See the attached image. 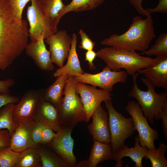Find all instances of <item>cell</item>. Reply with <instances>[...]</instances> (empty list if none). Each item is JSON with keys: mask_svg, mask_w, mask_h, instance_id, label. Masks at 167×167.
I'll return each instance as SVG.
<instances>
[{"mask_svg": "<svg viewBox=\"0 0 167 167\" xmlns=\"http://www.w3.org/2000/svg\"><path fill=\"white\" fill-rule=\"evenodd\" d=\"M96 57V53L93 49L87 51L85 53V60L88 62L89 69L91 70L96 69L93 61Z\"/></svg>", "mask_w": 167, "mask_h": 167, "instance_id": "cell-39", "label": "cell"}, {"mask_svg": "<svg viewBox=\"0 0 167 167\" xmlns=\"http://www.w3.org/2000/svg\"><path fill=\"white\" fill-rule=\"evenodd\" d=\"M20 100L17 96H11L9 94L0 93V108L10 103H18Z\"/></svg>", "mask_w": 167, "mask_h": 167, "instance_id": "cell-35", "label": "cell"}, {"mask_svg": "<svg viewBox=\"0 0 167 167\" xmlns=\"http://www.w3.org/2000/svg\"><path fill=\"white\" fill-rule=\"evenodd\" d=\"M129 1L139 14L147 16L150 14L143 8L142 6L143 0H129Z\"/></svg>", "mask_w": 167, "mask_h": 167, "instance_id": "cell-40", "label": "cell"}, {"mask_svg": "<svg viewBox=\"0 0 167 167\" xmlns=\"http://www.w3.org/2000/svg\"><path fill=\"white\" fill-rule=\"evenodd\" d=\"M34 121L50 127L56 133L61 129L58 108L42 97L38 105Z\"/></svg>", "mask_w": 167, "mask_h": 167, "instance_id": "cell-15", "label": "cell"}, {"mask_svg": "<svg viewBox=\"0 0 167 167\" xmlns=\"http://www.w3.org/2000/svg\"><path fill=\"white\" fill-rule=\"evenodd\" d=\"M125 109L133 120L138 133L140 145L151 150L155 149L154 141L159 139V133L149 126L138 103L134 101H129Z\"/></svg>", "mask_w": 167, "mask_h": 167, "instance_id": "cell-7", "label": "cell"}, {"mask_svg": "<svg viewBox=\"0 0 167 167\" xmlns=\"http://www.w3.org/2000/svg\"><path fill=\"white\" fill-rule=\"evenodd\" d=\"M105 102L108 110L110 133V144L113 155L125 145V142L136 131L131 117L126 118L114 107L111 100Z\"/></svg>", "mask_w": 167, "mask_h": 167, "instance_id": "cell-6", "label": "cell"}, {"mask_svg": "<svg viewBox=\"0 0 167 167\" xmlns=\"http://www.w3.org/2000/svg\"><path fill=\"white\" fill-rule=\"evenodd\" d=\"M161 119L162 120V127L165 138L167 139V110H163L161 113Z\"/></svg>", "mask_w": 167, "mask_h": 167, "instance_id": "cell-41", "label": "cell"}, {"mask_svg": "<svg viewBox=\"0 0 167 167\" xmlns=\"http://www.w3.org/2000/svg\"><path fill=\"white\" fill-rule=\"evenodd\" d=\"M57 133L50 127L44 126L41 133V144H48L56 137Z\"/></svg>", "mask_w": 167, "mask_h": 167, "instance_id": "cell-34", "label": "cell"}, {"mask_svg": "<svg viewBox=\"0 0 167 167\" xmlns=\"http://www.w3.org/2000/svg\"><path fill=\"white\" fill-rule=\"evenodd\" d=\"M139 54L148 57L167 55V33L161 34L153 45Z\"/></svg>", "mask_w": 167, "mask_h": 167, "instance_id": "cell-29", "label": "cell"}, {"mask_svg": "<svg viewBox=\"0 0 167 167\" xmlns=\"http://www.w3.org/2000/svg\"><path fill=\"white\" fill-rule=\"evenodd\" d=\"M28 6L27 17L30 28L28 32L31 42H35L40 37L45 39L55 33L43 11L40 0H31Z\"/></svg>", "mask_w": 167, "mask_h": 167, "instance_id": "cell-9", "label": "cell"}, {"mask_svg": "<svg viewBox=\"0 0 167 167\" xmlns=\"http://www.w3.org/2000/svg\"><path fill=\"white\" fill-rule=\"evenodd\" d=\"M11 135L6 129L0 130V147L10 146Z\"/></svg>", "mask_w": 167, "mask_h": 167, "instance_id": "cell-38", "label": "cell"}, {"mask_svg": "<svg viewBox=\"0 0 167 167\" xmlns=\"http://www.w3.org/2000/svg\"><path fill=\"white\" fill-rule=\"evenodd\" d=\"M68 76L67 75L59 76L52 84L41 90L42 98L57 108L62 100L64 89Z\"/></svg>", "mask_w": 167, "mask_h": 167, "instance_id": "cell-23", "label": "cell"}, {"mask_svg": "<svg viewBox=\"0 0 167 167\" xmlns=\"http://www.w3.org/2000/svg\"><path fill=\"white\" fill-rule=\"evenodd\" d=\"M27 21H15L7 0H0V70L11 65L25 50L29 36Z\"/></svg>", "mask_w": 167, "mask_h": 167, "instance_id": "cell-1", "label": "cell"}, {"mask_svg": "<svg viewBox=\"0 0 167 167\" xmlns=\"http://www.w3.org/2000/svg\"><path fill=\"white\" fill-rule=\"evenodd\" d=\"M76 81L69 75L65 86L62 101L57 107L61 129L86 121V114L80 96L76 92Z\"/></svg>", "mask_w": 167, "mask_h": 167, "instance_id": "cell-5", "label": "cell"}, {"mask_svg": "<svg viewBox=\"0 0 167 167\" xmlns=\"http://www.w3.org/2000/svg\"><path fill=\"white\" fill-rule=\"evenodd\" d=\"M71 37L72 41L67 58V62L65 65L57 69L54 73L53 76L55 77L64 75L74 77L84 73L81 67L77 52L76 34L73 33Z\"/></svg>", "mask_w": 167, "mask_h": 167, "instance_id": "cell-19", "label": "cell"}, {"mask_svg": "<svg viewBox=\"0 0 167 167\" xmlns=\"http://www.w3.org/2000/svg\"><path fill=\"white\" fill-rule=\"evenodd\" d=\"M44 38L40 37L35 42L28 43L25 50L26 54L33 60L35 64L40 70L52 71L54 67L52 61L50 54L44 43Z\"/></svg>", "mask_w": 167, "mask_h": 167, "instance_id": "cell-16", "label": "cell"}, {"mask_svg": "<svg viewBox=\"0 0 167 167\" xmlns=\"http://www.w3.org/2000/svg\"><path fill=\"white\" fill-rule=\"evenodd\" d=\"M34 122L33 121L17 124L11 136L10 147L12 150L21 152L29 148L37 146L33 141L31 136L32 128Z\"/></svg>", "mask_w": 167, "mask_h": 167, "instance_id": "cell-18", "label": "cell"}, {"mask_svg": "<svg viewBox=\"0 0 167 167\" xmlns=\"http://www.w3.org/2000/svg\"><path fill=\"white\" fill-rule=\"evenodd\" d=\"M45 17L55 32L58 31V25L62 17L66 6L62 0H40Z\"/></svg>", "mask_w": 167, "mask_h": 167, "instance_id": "cell-22", "label": "cell"}, {"mask_svg": "<svg viewBox=\"0 0 167 167\" xmlns=\"http://www.w3.org/2000/svg\"><path fill=\"white\" fill-rule=\"evenodd\" d=\"M93 142L89 158L77 164L75 167H95L104 161L113 160V154L110 143L105 144L96 141Z\"/></svg>", "mask_w": 167, "mask_h": 167, "instance_id": "cell-20", "label": "cell"}, {"mask_svg": "<svg viewBox=\"0 0 167 167\" xmlns=\"http://www.w3.org/2000/svg\"><path fill=\"white\" fill-rule=\"evenodd\" d=\"M92 117V122L88 125V128L93 141L109 143L111 137L108 113L101 105L96 109Z\"/></svg>", "mask_w": 167, "mask_h": 167, "instance_id": "cell-14", "label": "cell"}, {"mask_svg": "<svg viewBox=\"0 0 167 167\" xmlns=\"http://www.w3.org/2000/svg\"><path fill=\"white\" fill-rule=\"evenodd\" d=\"M96 57L102 60L111 70L118 71L124 69L128 75H134L139 71L154 63L157 58L145 57L131 51L112 47L99 50Z\"/></svg>", "mask_w": 167, "mask_h": 167, "instance_id": "cell-3", "label": "cell"}, {"mask_svg": "<svg viewBox=\"0 0 167 167\" xmlns=\"http://www.w3.org/2000/svg\"><path fill=\"white\" fill-rule=\"evenodd\" d=\"M15 84V81L13 79L0 80V93L10 94V88L13 86Z\"/></svg>", "mask_w": 167, "mask_h": 167, "instance_id": "cell-37", "label": "cell"}, {"mask_svg": "<svg viewBox=\"0 0 167 167\" xmlns=\"http://www.w3.org/2000/svg\"><path fill=\"white\" fill-rule=\"evenodd\" d=\"M45 40V42L49 46V51L52 62L59 67H62L70 49L71 37L66 30H61Z\"/></svg>", "mask_w": 167, "mask_h": 167, "instance_id": "cell-13", "label": "cell"}, {"mask_svg": "<svg viewBox=\"0 0 167 167\" xmlns=\"http://www.w3.org/2000/svg\"><path fill=\"white\" fill-rule=\"evenodd\" d=\"M139 74L132 76L133 85L128 93V96L137 100L143 114L152 124L154 120L161 119L160 114L163 110H167V92L164 91L160 93L155 91V87L146 78H141L147 87V91L141 90L136 83Z\"/></svg>", "mask_w": 167, "mask_h": 167, "instance_id": "cell-4", "label": "cell"}, {"mask_svg": "<svg viewBox=\"0 0 167 167\" xmlns=\"http://www.w3.org/2000/svg\"><path fill=\"white\" fill-rule=\"evenodd\" d=\"M44 125L42 124L34 122L32 127L31 136L34 143L36 146L41 144V133Z\"/></svg>", "mask_w": 167, "mask_h": 167, "instance_id": "cell-33", "label": "cell"}, {"mask_svg": "<svg viewBox=\"0 0 167 167\" xmlns=\"http://www.w3.org/2000/svg\"><path fill=\"white\" fill-rule=\"evenodd\" d=\"M153 64L139 71L155 87L167 91V55L156 56Z\"/></svg>", "mask_w": 167, "mask_h": 167, "instance_id": "cell-17", "label": "cell"}, {"mask_svg": "<svg viewBox=\"0 0 167 167\" xmlns=\"http://www.w3.org/2000/svg\"><path fill=\"white\" fill-rule=\"evenodd\" d=\"M105 0H72L66 5L62 13V16L67 13L73 11H90L94 9L103 3Z\"/></svg>", "mask_w": 167, "mask_h": 167, "instance_id": "cell-26", "label": "cell"}, {"mask_svg": "<svg viewBox=\"0 0 167 167\" xmlns=\"http://www.w3.org/2000/svg\"><path fill=\"white\" fill-rule=\"evenodd\" d=\"M41 97V90L30 89L25 92L18 103L14 105L13 115L15 122L18 124L34 121Z\"/></svg>", "mask_w": 167, "mask_h": 167, "instance_id": "cell-11", "label": "cell"}, {"mask_svg": "<svg viewBox=\"0 0 167 167\" xmlns=\"http://www.w3.org/2000/svg\"><path fill=\"white\" fill-rule=\"evenodd\" d=\"M37 146L29 148L20 152L15 167H41Z\"/></svg>", "mask_w": 167, "mask_h": 167, "instance_id": "cell-25", "label": "cell"}, {"mask_svg": "<svg viewBox=\"0 0 167 167\" xmlns=\"http://www.w3.org/2000/svg\"><path fill=\"white\" fill-rule=\"evenodd\" d=\"M79 34L81 38V41L79 47L87 51L93 49L95 45V42L82 29L80 30Z\"/></svg>", "mask_w": 167, "mask_h": 167, "instance_id": "cell-32", "label": "cell"}, {"mask_svg": "<svg viewBox=\"0 0 167 167\" xmlns=\"http://www.w3.org/2000/svg\"><path fill=\"white\" fill-rule=\"evenodd\" d=\"M167 146L164 143H161L157 149L151 150L147 148L144 158L149 159L151 167H167V160L165 154Z\"/></svg>", "mask_w": 167, "mask_h": 167, "instance_id": "cell-27", "label": "cell"}, {"mask_svg": "<svg viewBox=\"0 0 167 167\" xmlns=\"http://www.w3.org/2000/svg\"><path fill=\"white\" fill-rule=\"evenodd\" d=\"M15 104L10 103L0 108V130L6 129L11 136L17 124L14 121L13 111Z\"/></svg>", "mask_w": 167, "mask_h": 167, "instance_id": "cell-28", "label": "cell"}, {"mask_svg": "<svg viewBox=\"0 0 167 167\" xmlns=\"http://www.w3.org/2000/svg\"><path fill=\"white\" fill-rule=\"evenodd\" d=\"M41 167H69L67 163L51 149L37 146Z\"/></svg>", "mask_w": 167, "mask_h": 167, "instance_id": "cell-24", "label": "cell"}, {"mask_svg": "<svg viewBox=\"0 0 167 167\" xmlns=\"http://www.w3.org/2000/svg\"><path fill=\"white\" fill-rule=\"evenodd\" d=\"M20 152L14 151L10 146L0 147V167H15Z\"/></svg>", "mask_w": 167, "mask_h": 167, "instance_id": "cell-30", "label": "cell"}, {"mask_svg": "<svg viewBox=\"0 0 167 167\" xmlns=\"http://www.w3.org/2000/svg\"><path fill=\"white\" fill-rule=\"evenodd\" d=\"M151 14L143 19L137 15L133 19L128 30L121 35L114 33L101 42V45L131 51L147 50L156 37Z\"/></svg>", "mask_w": 167, "mask_h": 167, "instance_id": "cell-2", "label": "cell"}, {"mask_svg": "<svg viewBox=\"0 0 167 167\" xmlns=\"http://www.w3.org/2000/svg\"><path fill=\"white\" fill-rule=\"evenodd\" d=\"M127 77L128 74L125 71H114L107 66L98 73L92 74L84 72L79 75L73 77L76 82L90 84L110 92L114 84L126 82Z\"/></svg>", "mask_w": 167, "mask_h": 167, "instance_id": "cell-8", "label": "cell"}, {"mask_svg": "<svg viewBox=\"0 0 167 167\" xmlns=\"http://www.w3.org/2000/svg\"><path fill=\"white\" fill-rule=\"evenodd\" d=\"M75 90L81 98L86 114V121L88 122L96 108L103 102L111 100V92L96 87L76 82Z\"/></svg>", "mask_w": 167, "mask_h": 167, "instance_id": "cell-10", "label": "cell"}, {"mask_svg": "<svg viewBox=\"0 0 167 167\" xmlns=\"http://www.w3.org/2000/svg\"><path fill=\"white\" fill-rule=\"evenodd\" d=\"M73 125L62 128L56 133V137L48 144L50 148L62 158L69 167H75L76 158L73 152L74 140L71 134L74 127Z\"/></svg>", "mask_w": 167, "mask_h": 167, "instance_id": "cell-12", "label": "cell"}, {"mask_svg": "<svg viewBox=\"0 0 167 167\" xmlns=\"http://www.w3.org/2000/svg\"><path fill=\"white\" fill-rule=\"evenodd\" d=\"M13 16L19 24L22 23V14L24 7L31 0H7Z\"/></svg>", "mask_w": 167, "mask_h": 167, "instance_id": "cell-31", "label": "cell"}, {"mask_svg": "<svg viewBox=\"0 0 167 167\" xmlns=\"http://www.w3.org/2000/svg\"><path fill=\"white\" fill-rule=\"evenodd\" d=\"M147 12L151 14L156 12H160L165 14L167 13V0H159L157 6L153 8L146 9Z\"/></svg>", "mask_w": 167, "mask_h": 167, "instance_id": "cell-36", "label": "cell"}, {"mask_svg": "<svg viewBox=\"0 0 167 167\" xmlns=\"http://www.w3.org/2000/svg\"><path fill=\"white\" fill-rule=\"evenodd\" d=\"M147 148L143 147L140 144L138 135L135 137V145L133 148H130L126 144L113 155V160L117 162L115 167H121L122 159L124 157H130L135 163V167H142V160L146 154Z\"/></svg>", "mask_w": 167, "mask_h": 167, "instance_id": "cell-21", "label": "cell"}]
</instances>
